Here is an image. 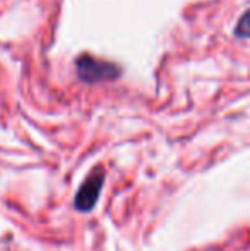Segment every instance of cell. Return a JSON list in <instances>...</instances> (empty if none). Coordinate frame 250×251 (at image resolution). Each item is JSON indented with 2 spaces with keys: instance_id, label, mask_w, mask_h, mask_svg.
Returning a JSON list of instances; mask_svg holds the SVG:
<instances>
[{
  "instance_id": "obj_1",
  "label": "cell",
  "mask_w": 250,
  "mask_h": 251,
  "mask_svg": "<svg viewBox=\"0 0 250 251\" xmlns=\"http://www.w3.org/2000/svg\"><path fill=\"white\" fill-rule=\"evenodd\" d=\"M115 67L103 62H96L93 58H83L79 62V72L86 80H103L111 79L115 75Z\"/></svg>"
},
{
  "instance_id": "obj_2",
  "label": "cell",
  "mask_w": 250,
  "mask_h": 251,
  "mask_svg": "<svg viewBox=\"0 0 250 251\" xmlns=\"http://www.w3.org/2000/svg\"><path fill=\"white\" fill-rule=\"evenodd\" d=\"M237 33L240 34V36H250V12H247L242 17L240 24H238V27H237Z\"/></svg>"
}]
</instances>
